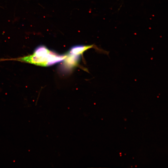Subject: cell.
Here are the masks:
<instances>
[{
  "label": "cell",
  "mask_w": 168,
  "mask_h": 168,
  "mask_svg": "<svg viewBox=\"0 0 168 168\" xmlns=\"http://www.w3.org/2000/svg\"><path fill=\"white\" fill-rule=\"evenodd\" d=\"M66 57L67 55H59L49 50L46 46L41 45L38 46L31 55L16 58L2 59L0 61H16L47 67L63 61Z\"/></svg>",
  "instance_id": "1"
},
{
  "label": "cell",
  "mask_w": 168,
  "mask_h": 168,
  "mask_svg": "<svg viewBox=\"0 0 168 168\" xmlns=\"http://www.w3.org/2000/svg\"><path fill=\"white\" fill-rule=\"evenodd\" d=\"M93 46V45L74 46L71 48L68 53L74 55H81L84 52L92 48Z\"/></svg>",
  "instance_id": "2"
}]
</instances>
